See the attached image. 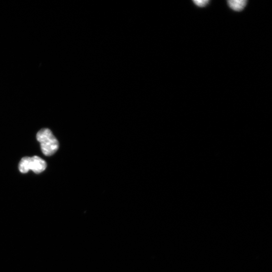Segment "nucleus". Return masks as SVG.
Instances as JSON below:
<instances>
[{
	"label": "nucleus",
	"instance_id": "obj_2",
	"mask_svg": "<svg viewBox=\"0 0 272 272\" xmlns=\"http://www.w3.org/2000/svg\"><path fill=\"white\" fill-rule=\"evenodd\" d=\"M46 167V163L45 161L36 156L32 157H24L22 158L19 164V169L23 174L28 172L30 170H33L36 174H40Z\"/></svg>",
	"mask_w": 272,
	"mask_h": 272
},
{
	"label": "nucleus",
	"instance_id": "obj_3",
	"mask_svg": "<svg viewBox=\"0 0 272 272\" xmlns=\"http://www.w3.org/2000/svg\"><path fill=\"white\" fill-rule=\"evenodd\" d=\"M247 3H248V1L246 0H230L228 1L229 7L236 12L243 10Z\"/></svg>",
	"mask_w": 272,
	"mask_h": 272
},
{
	"label": "nucleus",
	"instance_id": "obj_4",
	"mask_svg": "<svg viewBox=\"0 0 272 272\" xmlns=\"http://www.w3.org/2000/svg\"><path fill=\"white\" fill-rule=\"evenodd\" d=\"M193 2L197 6L204 7L208 4L209 1L208 0H194Z\"/></svg>",
	"mask_w": 272,
	"mask_h": 272
},
{
	"label": "nucleus",
	"instance_id": "obj_1",
	"mask_svg": "<svg viewBox=\"0 0 272 272\" xmlns=\"http://www.w3.org/2000/svg\"><path fill=\"white\" fill-rule=\"evenodd\" d=\"M37 138L40 144L41 150L46 156L55 154L59 148V142L51 130L43 129L37 134Z\"/></svg>",
	"mask_w": 272,
	"mask_h": 272
}]
</instances>
